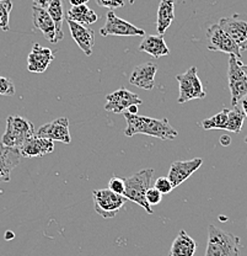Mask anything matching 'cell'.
<instances>
[{"label": "cell", "instance_id": "1", "mask_svg": "<svg viewBox=\"0 0 247 256\" xmlns=\"http://www.w3.org/2000/svg\"><path fill=\"white\" fill-rule=\"evenodd\" d=\"M127 127L124 130L126 137H133L135 134H147L163 140H174L179 136V132L170 124L167 118H151V117L139 116L138 114H129L124 111Z\"/></svg>", "mask_w": 247, "mask_h": 256}, {"label": "cell", "instance_id": "2", "mask_svg": "<svg viewBox=\"0 0 247 256\" xmlns=\"http://www.w3.org/2000/svg\"><path fill=\"white\" fill-rule=\"evenodd\" d=\"M241 240L214 226H208V244L206 256H240Z\"/></svg>", "mask_w": 247, "mask_h": 256}, {"label": "cell", "instance_id": "3", "mask_svg": "<svg viewBox=\"0 0 247 256\" xmlns=\"http://www.w3.org/2000/svg\"><path fill=\"white\" fill-rule=\"evenodd\" d=\"M153 174V169H144L128 176V178H124L123 196L129 201L138 204L140 207L144 208L149 214H153L154 210H151L145 200V192L151 186Z\"/></svg>", "mask_w": 247, "mask_h": 256}, {"label": "cell", "instance_id": "4", "mask_svg": "<svg viewBox=\"0 0 247 256\" xmlns=\"http://www.w3.org/2000/svg\"><path fill=\"white\" fill-rule=\"evenodd\" d=\"M36 133L32 122L21 116H9L6 118V130L1 138V144L11 148H20L21 144Z\"/></svg>", "mask_w": 247, "mask_h": 256}, {"label": "cell", "instance_id": "5", "mask_svg": "<svg viewBox=\"0 0 247 256\" xmlns=\"http://www.w3.org/2000/svg\"><path fill=\"white\" fill-rule=\"evenodd\" d=\"M92 200H94V208L97 214L102 218H115L119 212L127 198L123 194H118L111 191L110 188L92 191Z\"/></svg>", "mask_w": 247, "mask_h": 256}, {"label": "cell", "instance_id": "6", "mask_svg": "<svg viewBox=\"0 0 247 256\" xmlns=\"http://www.w3.org/2000/svg\"><path fill=\"white\" fill-rule=\"evenodd\" d=\"M229 56L228 79H229V89L231 92V105L236 106L247 95V76L241 66L243 62L234 54Z\"/></svg>", "mask_w": 247, "mask_h": 256}, {"label": "cell", "instance_id": "7", "mask_svg": "<svg viewBox=\"0 0 247 256\" xmlns=\"http://www.w3.org/2000/svg\"><path fill=\"white\" fill-rule=\"evenodd\" d=\"M177 82L180 85V95L179 104L188 102L195 98H206V92L203 89L201 79L198 78L197 68L191 66L186 73L179 74L176 76Z\"/></svg>", "mask_w": 247, "mask_h": 256}, {"label": "cell", "instance_id": "8", "mask_svg": "<svg viewBox=\"0 0 247 256\" xmlns=\"http://www.w3.org/2000/svg\"><path fill=\"white\" fill-rule=\"evenodd\" d=\"M218 25L227 32L240 50H247V15L234 14L222 18Z\"/></svg>", "mask_w": 247, "mask_h": 256}, {"label": "cell", "instance_id": "9", "mask_svg": "<svg viewBox=\"0 0 247 256\" xmlns=\"http://www.w3.org/2000/svg\"><path fill=\"white\" fill-rule=\"evenodd\" d=\"M207 40H208V50L224 52L228 54H234L241 60V50L238 44L228 36V34L220 28L218 24L209 26L207 30Z\"/></svg>", "mask_w": 247, "mask_h": 256}, {"label": "cell", "instance_id": "10", "mask_svg": "<svg viewBox=\"0 0 247 256\" xmlns=\"http://www.w3.org/2000/svg\"><path fill=\"white\" fill-rule=\"evenodd\" d=\"M101 36H145L142 28L132 25L128 21L118 18L112 10L106 15V22L100 28Z\"/></svg>", "mask_w": 247, "mask_h": 256}, {"label": "cell", "instance_id": "11", "mask_svg": "<svg viewBox=\"0 0 247 256\" xmlns=\"http://www.w3.org/2000/svg\"><path fill=\"white\" fill-rule=\"evenodd\" d=\"M143 101L140 100L139 96L129 90L121 88L117 92L108 94L106 96L105 110L113 114H123L127 108L132 105H142Z\"/></svg>", "mask_w": 247, "mask_h": 256}, {"label": "cell", "instance_id": "12", "mask_svg": "<svg viewBox=\"0 0 247 256\" xmlns=\"http://www.w3.org/2000/svg\"><path fill=\"white\" fill-rule=\"evenodd\" d=\"M36 134L42 138H47L50 140H58L65 144L71 142L70 132H69V120L65 117H60V118L54 120V121L49 122V124H43L36 130Z\"/></svg>", "mask_w": 247, "mask_h": 256}, {"label": "cell", "instance_id": "13", "mask_svg": "<svg viewBox=\"0 0 247 256\" xmlns=\"http://www.w3.org/2000/svg\"><path fill=\"white\" fill-rule=\"evenodd\" d=\"M203 164V160L201 158H195L186 162H175L170 166L167 178L171 182L172 188H179L182 182H185L193 172H196Z\"/></svg>", "mask_w": 247, "mask_h": 256}, {"label": "cell", "instance_id": "14", "mask_svg": "<svg viewBox=\"0 0 247 256\" xmlns=\"http://www.w3.org/2000/svg\"><path fill=\"white\" fill-rule=\"evenodd\" d=\"M54 150V142L47 138H42L34 133L30 138L25 140L18 148L21 156L25 158H39Z\"/></svg>", "mask_w": 247, "mask_h": 256}, {"label": "cell", "instance_id": "15", "mask_svg": "<svg viewBox=\"0 0 247 256\" xmlns=\"http://www.w3.org/2000/svg\"><path fill=\"white\" fill-rule=\"evenodd\" d=\"M158 73V66L153 62L142 63L133 69L129 82L134 86L142 88L144 90L154 89L155 76Z\"/></svg>", "mask_w": 247, "mask_h": 256}, {"label": "cell", "instance_id": "16", "mask_svg": "<svg viewBox=\"0 0 247 256\" xmlns=\"http://www.w3.org/2000/svg\"><path fill=\"white\" fill-rule=\"evenodd\" d=\"M66 22H68L69 28H70V34L74 41H75V44L80 47V50L87 57L91 56L92 48H94L95 44L94 30L84 25H80L78 22H74V21L69 20V18H66Z\"/></svg>", "mask_w": 247, "mask_h": 256}, {"label": "cell", "instance_id": "17", "mask_svg": "<svg viewBox=\"0 0 247 256\" xmlns=\"http://www.w3.org/2000/svg\"><path fill=\"white\" fill-rule=\"evenodd\" d=\"M20 152L0 143V182H9L11 172L20 164Z\"/></svg>", "mask_w": 247, "mask_h": 256}, {"label": "cell", "instance_id": "18", "mask_svg": "<svg viewBox=\"0 0 247 256\" xmlns=\"http://www.w3.org/2000/svg\"><path fill=\"white\" fill-rule=\"evenodd\" d=\"M54 60L53 52L49 48L42 47L41 44H34L30 54L27 57V69L32 73H43L48 68L49 64Z\"/></svg>", "mask_w": 247, "mask_h": 256}, {"label": "cell", "instance_id": "19", "mask_svg": "<svg viewBox=\"0 0 247 256\" xmlns=\"http://www.w3.org/2000/svg\"><path fill=\"white\" fill-rule=\"evenodd\" d=\"M32 10L34 28H38L50 44H57V32H55L54 22H53L52 18L49 16L47 9L33 5Z\"/></svg>", "mask_w": 247, "mask_h": 256}, {"label": "cell", "instance_id": "20", "mask_svg": "<svg viewBox=\"0 0 247 256\" xmlns=\"http://www.w3.org/2000/svg\"><path fill=\"white\" fill-rule=\"evenodd\" d=\"M138 50L148 53L156 60L164 57V56H169L170 53L169 47L164 40V34H149V36L144 37L142 44H139Z\"/></svg>", "mask_w": 247, "mask_h": 256}, {"label": "cell", "instance_id": "21", "mask_svg": "<svg viewBox=\"0 0 247 256\" xmlns=\"http://www.w3.org/2000/svg\"><path fill=\"white\" fill-rule=\"evenodd\" d=\"M198 249V244L185 230H180L179 236L174 240L169 256H193Z\"/></svg>", "mask_w": 247, "mask_h": 256}, {"label": "cell", "instance_id": "22", "mask_svg": "<svg viewBox=\"0 0 247 256\" xmlns=\"http://www.w3.org/2000/svg\"><path fill=\"white\" fill-rule=\"evenodd\" d=\"M175 20V0H161L156 18V30L159 34H165Z\"/></svg>", "mask_w": 247, "mask_h": 256}, {"label": "cell", "instance_id": "23", "mask_svg": "<svg viewBox=\"0 0 247 256\" xmlns=\"http://www.w3.org/2000/svg\"><path fill=\"white\" fill-rule=\"evenodd\" d=\"M66 18L78 22L80 25H91L99 20V16L94 10L90 9L86 4L84 5H76V6H71L70 9L66 12Z\"/></svg>", "mask_w": 247, "mask_h": 256}, {"label": "cell", "instance_id": "24", "mask_svg": "<svg viewBox=\"0 0 247 256\" xmlns=\"http://www.w3.org/2000/svg\"><path fill=\"white\" fill-rule=\"evenodd\" d=\"M63 2H64V0H50L48 8H47V12H48L53 22H54L55 32H57V41H60L64 37L62 30L63 21H64V6H63L64 4Z\"/></svg>", "mask_w": 247, "mask_h": 256}, {"label": "cell", "instance_id": "25", "mask_svg": "<svg viewBox=\"0 0 247 256\" xmlns=\"http://www.w3.org/2000/svg\"><path fill=\"white\" fill-rule=\"evenodd\" d=\"M245 114L240 104L233 106V108L228 112V124L225 130L233 133H240L243 130L244 121H245Z\"/></svg>", "mask_w": 247, "mask_h": 256}, {"label": "cell", "instance_id": "26", "mask_svg": "<svg viewBox=\"0 0 247 256\" xmlns=\"http://www.w3.org/2000/svg\"><path fill=\"white\" fill-rule=\"evenodd\" d=\"M228 112L229 108H223L219 114H214L211 118L202 121V127L206 130H225L228 124Z\"/></svg>", "mask_w": 247, "mask_h": 256}, {"label": "cell", "instance_id": "27", "mask_svg": "<svg viewBox=\"0 0 247 256\" xmlns=\"http://www.w3.org/2000/svg\"><path fill=\"white\" fill-rule=\"evenodd\" d=\"M11 9L12 2L10 0H0V28L2 31L9 30V18Z\"/></svg>", "mask_w": 247, "mask_h": 256}, {"label": "cell", "instance_id": "28", "mask_svg": "<svg viewBox=\"0 0 247 256\" xmlns=\"http://www.w3.org/2000/svg\"><path fill=\"white\" fill-rule=\"evenodd\" d=\"M15 94V85L11 79L0 76V95L12 96Z\"/></svg>", "mask_w": 247, "mask_h": 256}, {"label": "cell", "instance_id": "29", "mask_svg": "<svg viewBox=\"0 0 247 256\" xmlns=\"http://www.w3.org/2000/svg\"><path fill=\"white\" fill-rule=\"evenodd\" d=\"M145 200L149 204V206H156L161 202L163 200V194H160L155 188H149L147 192H145Z\"/></svg>", "mask_w": 247, "mask_h": 256}, {"label": "cell", "instance_id": "30", "mask_svg": "<svg viewBox=\"0 0 247 256\" xmlns=\"http://www.w3.org/2000/svg\"><path fill=\"white\" fill-rule=\"evenodd\" d=\"M154 188H155L156 190L163 194H170V192L174 190V188H172L170 180L167 178H165V176H161V178H159L158 180L155 181V185H154Z\"/></svg>", "mask_w": 247, "mask_h": 256}, {"label": "cell", "instance_id": "31", "mask_svg": "<svg viewBox=\"0 0 247 256\" xmlns=\"http://www.w3.org/2000/svg\"><path fill=\"white\" fill-rule=\"evenodd\" d=\"M111 191L116 192L118 194H123L124 192V178H118V176H112L108 181V188Z\"/></svg>", "mask_w": 247, "mask_h": 256}, {"label": "cell", "instance_id": "32", "mask_svg": "<svg viewBox=\"0 0 247 256\" xmlns=\"http://www.w3.org/2000/svg\"><path fill=\"white\" fill-rule=\"evenodd\" d=\"M97 5L107 9H117V8H123L126 5L124 0H96Z\"/></svg>", "mask_w": 247, "mask_h": 256}, {"label": "cell", "instance_id": "33", "mask_svg": "<svg viewBox=\"0 0 247 256\" xmlns=\"http://www.w3.org/2000/svg\"><path fill=\"white\" fill-rule=\"evenodd\" d=\"M240 105H241V108H243L244 114H245V116L247 117V95L245 96V98H243V100L240 101ZM245 142L247 143V137L245 138Z\"/></svg>", "mask_w": 247, "mask_h": 256}, {"label": "cell", "instance_id": "34", "mask_svg": "<svg viewBox=\"0 0 247 256\" xmlns=\"http://www.w3.org/2000/svg\"><path fill=\"white\" fill-rule=\"evenodd\" d=\"M69 2L71 4V6H76V5H84L89 2V0H69Z\"/></svg>", "mask_w": 247, "mask_h": 256}, {"label": "cell", "instance_id": "35", "mask_svg": "<svg viewBox=\"0 0 247 256\" xmlns=\"http://www.w3.org/2000/svg\"><path fill=\"white\" fill-rule=\"evenodd\" d=\"M220 143L223 144V146H229V144L231 143V140L229 136H223L222 140H220Z\"/></svg>", "mask_w": 247, "mask_h": 256}, {"label": "cell", "instance_id": "36", "mask_svg": "<svg viewBox=\"0 0 247 256\" xmlns=\"http://www.w3.org/2000/svg\"><path fill=\"white\" fill-rule=\"evenodd\" d=\"M127 112L129 114H138V105H132L127 108Z\"/></svg>", "mask_w": 247, "mask_h": 256}, {"label": "cell", "instance_id": "37", "mask_svg": "<svg viewBox=\"0 0 247 256\" xmlns=\"http://www.w3.org/2000/svg\"><path fill=\"white\" fill-rule=\"evenodd\" d=\"M5 239L6 240L14 239V233H12V232H6V233H5Z\"/></svg>", "mask_w": 247, "mask_h": 256}, {"label": "cell", "instance_id": "38", "mask_svg": "<svg viewBox=\"0 0 247 256\" xmlns=\"http://www.w3.org/2000/svg\"><path fill=\"white\" fill-rule=\"evenodd\" d=\"M243 66V70L245 72V74L247 76V66H245V64H243V66Z\"/></svg>", "mask_w": 247, "mask_h": 256}, {"label": "cell", "instance_id": "39", "mask_svg": "<svg viewBox=\"0 0 247 256\" xmlns=\"http://www.w3.org/2000/svg\"><path fill=\"white\" fill-rule=\"evenodd\" d=\"M129 2H131V4H133V2H134V0H129Z\"/></svg>", "mask_w": 247, "mask_h": 256}]
</instances>
